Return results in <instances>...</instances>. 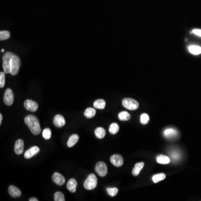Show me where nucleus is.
Masks as SVG:
<instances>
[{
  "instance_id": "nucleus-1",
  "label": "nucleus",
  "mask_w": 201,
  "mask_h": 201,
  "mask_svg": "<svg viewBox=\"0 0 201 201\" xmlns=\"http://www.w3.org/2000/svg\"><path fill=\"white\" fill-rule=\"evenodd\" d=\"M25 123L30 130L32 134L39 135L41 132V128L38 118L34 115H28L24 118Z\"/></svg>"
},
{
  "instance_id": "nucleus-2",
  "label": "nucleus",
  "mask_w": 201,
  "mask_h": 201,
  "mask_svg": "<svg viewBox=\"0 0 201 201\" xmlns=\"http://www.w3.org/2000/svg\"><path fill=\"white\" fill-rule=\"evenodd\" d=\"M21 66L20 59L16 55H13L11 58L10 63V73L12 75L17 74Z\"/></svg>"
},
{
  "instance_id": "nucleus-3",
  "label": "nucleus",
  "mask_w": 201,
  "mask_h": 201,
  "mask_svg": "<svg viewBox=\"0 0 201 201\" xmlns=\"http://www.w3.org/2000/svg\"><path fill=\"white\" fill-rule=\"evenodd\" d=\"M97 186V178L94 174H91L88 175L84 183L85 189L88 191L94 190Z\"/></svg>"
},
{
  "instance_id": "nucleus-4",
  "label": "nucleus",
  "mask_w": 201,
  "mask_h": 201,
  "mask_svg": "<svg viewBox=\"0 0 201 201\" xmlns=\"http://www.w3.org/2000/svg\"><path fill=\"white\" fill-rule=\"evenodd\" d=\"M14 54L11 52H7L2 56L3 69L6 74L10 73V63L11 58Z\"/></svg>"
},
{
  "instance_id": "nucleus-5",
  "label": "nucleus",
  "mask_w": 201,
  "mask_h": 201,
  "mask_svg": "<svg viewBox=\"0 0 201 201\" xmlns=\"http://www.w3.org/2000/svg\"><path fill=\"white\" fill-rule=\"evenodd\" d=\"M122 104L124 107L129 110H136L139 107V104L137 101L130 98H124L122 100Z\"/></svg>"
},
{
  "instance_id": "nucleus-6",
  "label": "nucleus",
  "mask_w": 201,
  "mask_h": 201,
  "mask_svg": "<svg viewBox=\"0 0 201 201\" xmlns=\"http://www.w3.org/2000/svg\"><path fill=\"white\" fill-rule=\"evenodd\" d=\"M95 170L96 173L101 177H105L107 174V167L104 162H98L95 165Z\"/></svg>"
},
{
  "instance_id": "nucleus-7",
  "label": "nucleus",
  "mask_w": 201,
  "mask_h": 201,
  "mask_svg": "<svg viewBox=\"0 0 201 201\" xmlns=\"http://www.w3.org/2000/svg\"><path fill=\"white\" fill-rule=\"evenodd\" d=\"M14 99L13 93L10 88H7L4 94L3 101L7 106H11L13 104Z\"/></svg>"
},
{
  "instance_id": "nucleus-8",
  "label": "nucleus",
  "mask_w": 201,
  "mask_h": 201,
  "mask_svg": "<svg viewBox=\"0 0 201 201\" xmlns=\"http://www.w3.org/2000/svg\"><path fill=\"white\" fill-rule=\"evenodd\" d=\"M24 107L27 110L34 112L37 111L39 106L36 102L31 99H26L24 102Z\"/></svg>"
},
{
  "instance_id": "nucleus-9",
  "label": "nucleus",
  "mask_w": 201,
  "mask_h": 201,
  "mask_svg": "<svg viewBox=\"0 0 201 201\" xmlns=\"http://www.w3.org/2000/svg\"><path fill=\"white\" fill-rule=\"evenodd\" d=\"M40 151V149L37 146H34L27 150L24 154V157L26 159H30L34 156L38 154Z\"/></svg>"
},
{
  "instance_id": "nucleus-10",
  "label": "nucleus",
  "mask_w": 201,
  "mask_h": 201,
  "mask_svg": "<svg viewBox=\"0 0 201 201\" xmlns=\"http://www.w3.org/2000/svg\"><path fill=\"white\" fill-rule=\"evenodd\" d=\"M110 161L111 163L116 167H121L124 164V159L120 155L118 154H115L111 156Z\"/></svg>"
},
{
  "instance_id": "nucleus-11",
  "label": "nucleus",
  "mask_w": 201,
  "mask_h": 201,
  "mask_svg": "<svg viewBox=\"0 0 201 201\" xmlns=\"http://www.w3.org/2000/svg\"><path fill=\"white\" fill-rule=\"evenodd\" d=\"M164 136L167 138L171 139L176 138L178 136V131L173 128H168L165 129L163 132Z\"/></svg>"
},
{
  "instance_id": "nucleus-12",
  "label": "nucleus",
  "mask_w": 201,
  "mask_h": 201,
  "mask_svg": "<svg viewBox=\"0 0 201 201\" xmlns=\"http://www.w3.org/2000/svg\"><path fill=\"white\" fill-rule=\"evenodd\" d=\"M54 125L57 127H62L65 125V120L61 115H56L54 116L53 120Z\"/></svg>"
},
{
  "instance_id": "nucleus-13",
  "label": "nucleus",
  "mask_w": 201,
  "mask_h": 201,
  "mask_svg": "<svg viewBox=\"0 0 201 201\" xmlns=\"http://www.w3.org/2000/svg\"><path fill=\"white\" fill-rule=\"evenodd\" d=\"M24 143L23 140L21 139L17 140L16 141L15 147H14L15 153L17 155H21V154L24 152Z\"/></svg>"
},
{
  "instance_id": "nucleus-14",
  "label": "nucleus",
  "mask_w": 201,
  "mask_h": 201,
  "mask_svg": "<svg viewBox=\"0 0 201 201\" xmlns=\"http://www.w3.org/2000/svg\"><path fill=\"white\" fill-rule=\"evenodd\" d=\"M53 182L58 186H62L63 185L65 182V179L63 176L57 172H55L53 174L52 177Z\"/></svg>"
},
{
  "instance_id": "nucleus-15",
  "label": "nucleus",
  "mask_w": 201,
  "mask_h": 201,
  "mask_svg": "<svg viewBox=\"0 0 201 201\" xmlns=\"http://www.w3.org/2000/svg\"><path fill=\"white\" fill-rule=\"evenodd\" d=\"M9 193L11 196L13 198L19 197L21 195V191L14 186H10L9 187Z\"/></svg>"
},
{
  "instance_id": "nucleus-16",
  "label": "nucleus",
  "mask_w": 201,
  "mask_h": 201,
  "mask_svg": "<svg viewBox=\"0 0 201 201\" xmlns=\"http://www.w3.org/2000/svg\"><path fill=\"white\" fill-rule=\"evenodd\" d=\"M67 188L68 190V191H70L72 193H74L75 192L76 190H77V182L73 178L69 179L67 185Z\"/></svg>"
},
{
  "instance_id": "nucleus-17",
  "label": "nucleus",
  "mask_w": 201,
  "mask_h": 201,
  "mask_svg": "<svg viewBox=\"0 0 201 201\" xmlns=\"http://www.w3.org/2000/svg\"><path fill=\"white\" fill-rule=\"evenodd\" d=\"M144 167V162H140L136 163L134 168V169L132 171V174L134 176H138L139 174L140 171L143 169V167Z\"/></svg>"
},
{
  "instance_id": "nucleus-18",
  "label": "nucleus",
  "mask_w": 201,
  "mask_h": 201,
  "mask_svg": "<svg viewBox=\"0 0 201 201\" xmlns=\"http://www.w3.org/2000/svg\"><path fill=\"white\" fill-rule=\"evenodd\" d=\"M79 140V136L77 134H73L69 138L68 143H67V145L69 148H71L73 147L75 145V144L78 142Z\"/></svg>"
},
{
  "instance_id": "nucleus-19",
  "label": "nucleus",
  "mask_w": 201,
  "mask_h": 201,
  "mask_svg": "<svg viewBox=\"0 0 201 201\" xmlns=\"http://www.w3.org/2000/svg\"><path fill=\"white\" fill-rule=\"evenodd\" d=\"M157 162L161 164H168L170 161L169 158L164 155H159L157 158Z\"/></svg>"
},
{
  "instance_id": "nucleus-20",
  "label": "nucleus",
  "mask_w": 201,
  "mask_h": 201,
  "mask_svg": "<svg viewBox=\"0 0 201 201\" xmlns=\"http://www.w3.org/2000/svg\"><path fill=\"white\" fill-rule=\"evenodd\" d=\"M95 136L98 138H103L106 135V130L103 127H97L95 131Z\"/></svg>"
},
{
  "instance_id": "nucleus-21",
  "label": "nucleus",
  "mask_w": 201,
  "mask_h": 201,
  "mask_svg": "<svg viewBox=\"0 0 201 201\" xmlns=\"http://www.w3.org/2000/svg\"><path fill=\"white\" fill-rule=\"evenodd\" d=\"M93 106L95 108L103 110L106 107V102L102 99H99L96 100L93 104Z\"/></svg>"
},
{
  "instance_id": "nucleus-22",
  "label": "nucleus",
  "mask_w": 201,
  "mask_h": 201,
  "mask_svg": "<svg viewBox=\"0 0 201 201\" xmlns=\"http://www.w3.org/2000/svg\"><path fill=\"white\" fill-rule=\"evenodd\" d=\"M96 114V111H95V109L93 108H87L85 110V112H84V115L87 118H91L92 117L95 116Z\"/></svg>"
},
{
  "instance_id": "nucleus-23",
  "label": "nucleus",
  "mask_w": 201,
  "mask_h": 201,
  "mask_svg": "<svg viewBox=\"0 0 201 201\" xmlns=\"http://www.w3.org/2000/svg\"><path fill=\"white\" fill-rule=\"evenodd\" d=\"M188 50L194 55H198L201 54V47L197 45H191L188 47Z\"/></svg>"
},
{
  "instance_id": "nucleus-24",
  "label": "nucleus",
  "mask_w": 201,
  "mask_h": 201,
  "mask_svg": "<svg viewBox=\"0 0 201 201\" xmlns=\"http://www.w3.org/2000/svg\"><path fill=\"white\" fill-rule=\"evenodd\" d=\"M165 178V175L164 173H159L153 175L152 180L154 183H157L161 180H164Z\"/></svg>"
},
{
  "instance_id": "nucleus-25",
  "label": "nucleus",
  "mask_w": 201,
  "mask_h": 201,
  "mask_svg": "<svg viewBox=\"0 0 201 201\" xmlns=\"http://www.w3.org/2000/svg\"><path fill=\"white\" fill-rule=\"evenodd\" d=\"M118 118L121 121H128L130 119V114L126 112V111H122L121 112H120L118 115Z\"/></svg>"
},
{
  "instance_id": "nucleus-26",
  "label": "nucleus",
  "mask_w": 201,
  "mask_h": 201,
  "mask_svg": "<svg viewBox=\"0 0 201 201\" xmlns=\"http://www.w3.org/2000/svg\"><path fill=\"white\" fill-rule=\"evenodd\" d=\"M119 129H120V127L117 124L112 123L109 127V131L111 134L115 135L118 132Z\"/></svg>"
},
{
  "instance_id": "nucleus-27",
  "label": "nucleus",
  "mask_w": 201,
  "mask_h": 201,
  "mask_svg": "<svg viewBox=\"0 0 201 201\" xmlns=\"http://www.w3.org/2000/svg\"><path fill=\"white\" fill-rule=\"evenodd\" d=\"M54 201H64L65 197L63 193L61 192H56L54 194Z\"/></svg>"
},
{
  "instance_id": "nucleus-28",
  "label": "nucleus",
  "mask_w": 201,
  "mask_h": 201,
  "mask_svg": "<svg viewBox=\"0 0 201 201\" xmlns=\"http://www.w3.org/2000/svg\"><path fill=\"white\" fill-rule=\"evenodd\" d=\"M10 37V33L8 31H1L0 32V40L1 41L7 40Z\"/></svg>"
},
{
  "instance_id": "nucleus-29",
  "label": "nucleus",
  "mask_w": 201,
  "mask_h": 201,
  "mask_svg": "<svg viewBox=\"0 0 201 201\" xmlns=\"http://www.w3.org/2000/svg\"><path fill=\"white\" fill-rule=\"evenodd\" d=\"M52 136V131L50 129L46 128H45L42 131V137L46 140L50 139Z\"/></svg>"
},
{
  "instance_id": "nucleus-30",
  "label": "nucleus",
  "mask_w": 201,
  "mask_h": 201,
  "mask_svg": "<svg viewBox=\"0 0 201 201\" xmlns=\"http://www.w3.org/2000/svg\"><path fill=\"white\" fill-rule=\"evenodd\" d=\"M149 116L147 114H143L140 116V122L143 125L147 124L149 121Z\"/></svg>"
},
{
  "instance_id": "nucleus-31",
  "label": "nucleus",
  "mask_w": 201,
  "mask_h": 201,
  "mask_svg": "<svg viewBox=\"0 0 201 201\" xmlns=\"http://www.w3.org/2000/svg\"><path fill=\"white\" fill-rule=\"evenodd\" d=\"M107 192L110 196L115 197L116 196L118 190L117 188H107Z\"/></svg>"
},
{
  "instance_id": "nucleus-32",
  "label": "nucleus",
  "mask_w": 201,
  "mask_h": 201,
  "mask_svg": "<svg viewBox=\"0 0 201 201\" xmlns=\"http://www.w3.org/2000/svg\"><path fill=\"white\" fill-rule=\"evenodd\" d=\"M5 72L0 73V87L3 88L5 85Z\"/></svg>"
},
{
  "instance_id": "nucleus-33",
  "label": "nucleus",
  "mask_w": 201,
  "mask_h": 201,
  "mask_svg": "<svg viewBox=\"0 0 201 201\" xmlns=\"http://www.w3.org/2000/svg\"><path fill=\"white\" fill-rule=\"evenodd\" d=\"M192 33L196 35H198L201 37V29H194L192 31Z\"/></svg>"
},
{
  "instance_id": "nucleus-34",
  "label": "nucleus",
  "mask_w": 201,
  "mask_h": 201,
  "mask_svg": "<svg viewBox=\"0 0 201 201\" xmlns=\"http://www.w3.org/2000/svg\"><path fill=\"white\" fill-rule=\"evenodd\" d=\"M30 201H38V200L35 198H31L30 200H29Z\"/></svg>"
},
{
  "instance_id": "nucleus-35",
  "label": "nucleus",
  "mask_w": 201,
  "mask_h": 201,
  "mask_svg": "<svg viewBox=\"0 0 201 201\" xmlns=\"http://www.w3.org/2000/svg\"><path fill=\"white\" fill-rule=\"evenodd\" d=\"M2 121V114H0V125H1Z\"/></svg>"
},
{
  "instance_id": "nucleus-36",
  "label": "nucleus",
  "mask_w": 201,
  "mask_h": 201,
  "mask_svg": "<svg viewBox=\"0 0 201 201\" xmlns=\"http://www.w3.org/2000/svg\"><path fill=\"white\" fill-rule=\"evenodd\" d=\"M1 52H4V50H3V49H2V50H1Z\"/></svg>"
}]
</instances>
